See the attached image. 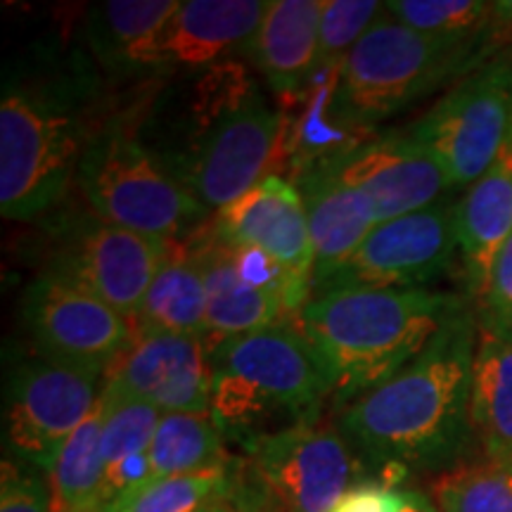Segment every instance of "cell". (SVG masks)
I'll list each match as a JSON object with an SVG mask.
<instances>
[{
  "label": "cell",
  "instance_id": "6da1fadb",
  "mask_svg": "<svg viewBox=\"0 0 512 512\" xmlns=\"http://www.w3.org/2000/svg\"><path fill=\"white\" fill-rule=\"evenodd\" d=\"M477 313L467 304L451 313L418 358L344 406L337 430L363 467L394 484L411 472L465 465L472 446V363Z\"/></svg>",
  "mask_w": 512,
  "mask_h": 512
},
{
  "label": "cell",
  "instance_id": "7a4b0ae2",
  "mask_svg": "<svg viewBox=\"0 0 512 512\" xmlns=\"http://www.w3.org/2000/svg\"><path fill=\"white\" fill-rule=\"evenodd\" d=\"M95 76L79 57H31L5 74L0 100V211L31 221L76 181L88 143Z\"/></svg>",
  "mask_w": 512,
  "mask_h": 512
},
{
  "label": "cell",
  "instance_id": "3957f363",
  "mask_svg": "<svg viewBox=\"0 0 512 512\" xmlns=\"http://www.w3.org/2000/svg\"><path fill=\"white\" fill-rule=\"evenodd\" d=\"M178 105L150 147L209 211L271 176L283 110L268 102L245 64L228 60L192 74Z\"/></svg>",
  "mask_w": 512,
  "mask_h": 512
},
{
  "label": "cell",
  "instance_id": "277c9868",
  "mask_svg": "<svg viewBox=\"0 0 512 512\" xmlns=\"http://www.w3.org/2000/svg\"><path fill=\"white\" fill-rule=\"evenodd\" d=\"M463 304L422 287H325L299 311V332L337 401L351 403L418 358Z\"/></svg>",
  "mask_w": 512,
  "mask_h": 512
},
{
  "label": "cell",
  "instance_id": "5b68a950",
  "mask_svg": "<svg viewBox=\"0 0 512 512\" xmlns=\"http://www.w3.org/2000/svg\"><path fill=\"white\" fill-rule=\"evenodd\" d=\"M211 418L223 437L252 441L318 422L330 377L299 330L249 332L211 349Z\"/></svg>",
  "mask_w": 512,
  "mask_h": 512
},
{
  "label": "cell",
  "instance_id": "8992f818",
  "mask_svg": "<svg viewBox=\"0 0 512 512\" xmlns=\"http://www.w3.org/2000/svg\"><path fill=\"white\" fill-rule=\"evenodd\" d=\"M491 57L482 38H441L403 27L384 15L363 34L342 67L339 110L363 128L420 102Z\"/></svg>",
  "mask_w": 512,
  "mask_h": 512
},
{
  "label": "cell",
  "instance_id": "52a82bcc",
  "mask_svg": "<svg viewBox=\"0 0 512 512\" xmlns=\"http://www.w3.org/2000/svg\"><path fill=\"white\" fill-rule=\"evenodd\" d=\"M76 181L95 216L150 238L181 242L209 216L126 121L102 124L83 152Z\"/></svg>",
  "mask_w": 512,
  "mask_h": 512
},
{
  "label": "cell",
  "instance_id": "ba28073f",
  "mask_svg": "<svg viewBox=\"0 0 512 512\" xmlns=\"http://www.w3.org/2000/svg\"><path fill=\"white\" fill-rule=\"evenodd\" d=\"M363 463L332 425L266 434L230 465L228 503L238 512H330Z\"/></svg>",
  "mask_w": 512,
  "mask_h": 512
},
{
  "label": "cell",
  "instance_id": "9c48e42d",
  "mask_svg": "<svg viewBox=\"0 0 512 512\" xmlns=\"http://www.w3.org/2000/svg\"><path fill=\"white\" fill-rule=\"evenodd\" d=\"M512 60L498 55L463 76L408 133L439 159L451 188H470L508 145Z\"/></svg>",
  "mask_w": 512,
  "mask_h": 512
},
{
  "label": "cell",
  "instance_id": "30bf717a",
  "mask_svg": "<svg viewBox=\"0 0 512 512\" xmlns=\"http://www.w3.org/2000/svg\"><path fill=\"white\" fill-rule=\"evenodd\" d=\"M105 370L41 356L17 363L5 382L3 439L15 460L48 472L64 441L98 406Z\"/></svg>",
  "mask_w": 512,
  "mask_h": 512
},
{
  "label": "cell",
  "instance_id": "8fae6325",
  "mask_svg": "<svg viewBox=\"0 0 512 512\" xmlns=\"http://www.w3.org/2000/svg\"><path fill=\"white\" fill-rule=\"evenodd\" d=\"M174 249L176 242L133 233L95 214L79 216L57 235L48 273L74 280L136 323L152 280Z\"/></svg>",
  "mask_w": 512,
  "mask_h": 512
},
{
  "label": "cell",
  "instance_id": "7c38bea8",
  "mask_svg": "<svg viewBox=\"0 0 512 512\" xmlns=\"http://www.w3.org/2000/svg\"><path fill=\"white\" fill-rule=\"evenodd\" d=\"M22 316L38 354L105 373L136 335L131 318L74 280L48 271L27 287Z\"/></svg>",
  "mask_w": 512,
  "mask_h": 512
},
{
  "label": "cell",
  "instance_id": "4fadbf2b",
  "mask_svg": "<svg viewBox=\"0 0 512 512\" xmlns=\"http://www.w3.org/2000/svg\"><path fill=\"white\" fill-rule=\"evenodd\" d=\"M456 254V204L444 200L377 223L358 252L318 290L344 285L413 290L446 273Z\"/></svg>",
  "mask_w": 512,
  "mask_h": 512
},
{
  "label": "cell",
  "instance_id": "5bb4252c",
  "mask_svg": "<svg viewBox=\"0 0 512 512\" xmlns=\"http://www.w3.org/2000/svg\"><path fill=\"white\" fill-rule=\"evenodd\" d=\"M105 380L162 413H211V356L202 337L136 325Z\"/></svg>",
  "mask_w": 512,
  "mask_h": 512
},
{
  "label": "cell",
  "instance_id": "9a60e30c",
  "mask_svg": "<svg viewBox=\"0 0 512 512\" xmlns=\"http://www.w3.org/2000/svg\"><path fill=\"white\" fill-rule=\"evenodd\" d=\"M223 242L256 247L285 268L294 285L313 292V242L302 192L285 176L271 174L240 200L216 211L211 219Z\"/></svg>",
  "mask_w": 512,
  "mask_h": 512
},
{
  "label": "cell",
  "instance_id": "2e32d148",
  "mask_svg": "<svg viewBox=\"0 0 512 512\" xmlns=\"http://www.w3.org/2000/svg\"><path fill=\"white\" fill-rule=\"evenodd\" d=\"M335 166L344 183L373 202L377 223L444 202L453 190L430 147L408 131L373 136Z\"/></svg>",
  "mask_w": 512,
  "mask_h": 512
},
{
  "label": "cell",
  "instance_id": "e0dca14e",
  "mask_svg": "<svg viewBox=\"0 0 512 512\" xmlns=\"http://www.w3.org/2000/svg\"><path fill=\"white\" fill-rule=\"evenodd\" d=\"M261 0H185L157 43V74H197L252 53L264 19Z\"/></svg>",
  "mask_w": 512,
  "mask_h": 512
},
{
  "label": "cell",
  "instance_id": "ac0fdd59",
  "mask_svg": "<svg viewBox=\"0 0 512 512\" xmlns=\"http://www.w3.org/2000/svg\"><path fill=\"white\" fill-rule=\"evenodd\" d=\"M342 67L313 72L306 91L285 102L275 164L285 166L294 183L318 166L339 164L375 136V128L358 126L339 110L337 91Z\"/></svg>",
  "mask_w": 512,
  "mask_h": 512
},
{
  "label": "cell",
  "instance_id": "d6986e66",
  "mask_svg": "<svg viewBox=\"0 0 512 512\" xmlns=\"http://www.w3.org/2000/svg\"><path fill=\"white\" fill-rule=\"evenodd\" d=\"M183 247L200 266L207 287V349L226 339L249 335V332L283 325L285 304L271 292L259 290L242 278L235 266L230 247L219 238L211 221H204Z\"/></svg>",
  "mask_w": 512,
  "mask_h": 512
},
{
  "label": "cell",
  "instance_id": "ffe728a7",
  "mask_svg": "<svg viewBox=\"0 0 512 512\" xmlns=\"http://www.w3.org/2000/svg\"><path fill=\"white\" fill-rule=\"evenodd\" d=\"M302 192L313 242V290L358 252L377 226L373 202L339 178L337 166H318L294 183Z\"/></svg>",
  "mask_w": 512,
  "mask_h": 512
},
{
  "label": "cell",
  "instance_id": "44dd1931",
  "mask_svg": "<svg viewBox=\"0 0 512 512\" xmlns=\"http://www.w3.org/2000/svg\"><path fill=\"white\" fill-rule=\"evenodd\" d=\"M320 0H271L252 43L256 69L283 102L299 98L316 72Z\"/></svg>",
  "mask_w": 512,
  "mask_h": 512
},
{
  "label": "cell",
  "instance_id": "7402d4cb",
  "mask_svg": "<svg viewBox=\"0 0 512 512\" xmlns=\"http://www.w3.org/2000/svg\"><path fill=\"white\" fill-rule=\"evenodd\" d=\"M178 0H105L88 10L86 38L95 62L117 79L157 72V43Z\"/></svg>",
  "mask_w": 512,
  "mask_h": 512
},
{
  "label": "cell",
  "instance_id": "603a6c76",
  "mask_svg": "<svg viewBox=\"0 0 512 512\" xmlns=\"http://www.w3.org/2000/svg\"><path fill=\"white\" fill-rule=\"evenodd\" d=\"M512 235V145L456 204V238L472 299L482 297L501 247Z\"/></svg>",
  "mask_w": 512,
  "mask_h": 512
},
{
  "label": "cell",
  "instance_id": "cb8c5ba5",
  "mask_svg": "<svg viewBox=\"0 0 512 512\" xmlns=\"http://www.w3.org/2000/svg\"><path fill=\"white\" fill-rule=\"evenodd\" d=\"M470 415L484 460L512 463V328L484 316H477Z\"/></svg>",
  "mask_w": 512,
  "mask_h": 512
},
{
  "label": "cell",
  "instance_id": "d4e9b609",
  "mask_svg": "<svg viewBox=\"0 0 512 512\" xmlns=\"http://www.w3.org/2000/svg\"><path fill=\"white\" fill-rule=\"evenodd\" d=\"M136 325L204 339L207 287L200 266L183 247V242H176L174 254L166 259L152 280Z\"/></svg>",
  "mask_w": 512,
  "mask_h": 512
},
{
  "label": "cell",
  "instance_id": "484cf974",
  "mask_svg": "<svg viewBox=\"0 0 512 512\" xmlns=\"http://www.w3.org/2000/svg\"><path fill=\"white\" fill-rule=\"evenodd\" d=\"M223 432L211 413H164L150 444V479L228 470Z\"/></svg>",
  "mask_w": 512,
  "mask_h": 512
},
{
  "label": "cell",
  "instance_id": "4316f807",
  "mask_svg": "<svg viewBox=\"0 0 512 512\" xmlns=\"http://www.w3.org/2000/svg\"><path fill=\"white\" fill-rule=\"evenodd\" d=\"M46 477L53 512H102V401L64 441Z\"/></svg>",
  "mask_w": 512,
  "mask_h": 512
},
{
  "label": "cell",
  "instance_id": "83f0119b",
  "mask_svg": "<svg viewBox=\"0 0 512 512\" xmlns=\"http://www.w3.org/2000/svg\"><path fill=\"white\" fill-rule=\"evenodd\" d=\"M228 496L230 467L197 475L147 479L107 503L102 512H195L214 501H228Z\"/></svg>",
  "mask_w": 512,
  "mask_h": 512
},
{
  "label": "cell",
  "instance_id": "f1b7e54d",
  "mask_svg": "<svg viewBox=\"0 0 512 512\" xmlns=\"http://www.w3.org/2000/svg\"><path fill=\"white\" fill-rule=\"evenodd\" d=\"M102 401V460L105 472L126 463L128 458L150 451L152 437L162 411L136 396L126 394L117 384L107 382L100 394Z\"/></svg>",
  "mask_w": 512,
  "mask_h": 512
},
{
  "label": "cell",
  "instance_id": "f546056e",
  "mask_svg": "<svg viewBox=\"0 0 512 512\" xmlns=\"http://www.w3.org/2000/svg\"><path fill=\"white\" fill-rule=\"evenodd\" d=\"M432 501L441 512H512V463H465L439 475Z\"/></svg>",
  "mask_w": 512,
  "mask_h": 512
},
{
  "label": "cell",
  "instance_id": "4dcf8cb0",
  "mask_svg": "<svg viewBox=\"0 0 512 512\" xmlns=\"http://www.w3.org/2000/svg\"><path fill=\"white\" fill-rule=\"evenodd\" d=\"M384 15L403 27L441 38H482L491 3L482 0H389Z\"/></svg>",
  "mask_w": 512,
  "mask_h": 512
},
{
  "label": "cell",
  "instance_id": "1f68e13d",
  "mask_svg": "<svg viewBox=\"0 0 512 512\" xmlns=\"http://www.w3.org/2000/svg\"><path fill=\"white\" fill-rule=\"evenodd\" d=\"M375 0H328L320 12L316 72L323 67H342L363 34L382 15Z\"/></svg>",
  "mask_w": 512,
  "mask_h": 512
},
{
  "label": "cell",
  "instance_id": "d6a6232c",
  "mask_svg": "<svg viewBox=\"0 0 512 512\" xmlns=\"http://www.w3.org/2000/svg\"><path fill=\"white\" fill-rule=\"evenodd\" d=\"M46 472L22 460H3L0 479V512H53Z\"/></svg>",
  "mask_w": 512,
  "mask_h": 512
},
{
  "label": "cell",
  "instance_id": "836d02e7",
  "mask_svg": "<svg viewBox=\"0 0 512 512\" xmlns=\"http://www.w3.org/2000/svg\"><path fill=\"white\" fill-rule=\"evenodd\" d=\"M475 311L477 316L512 328V235L496 256L489 283H486L482 297L475 302Z\"/></svg>",
  "mask_w": 512,
  "mask_h": 512
},
{
  "label": "cell",
  "instance_id": "e575fe53",
  "mask_svg": "<svg viewBox=\"0 0 512 512\" xmlns=\"http://www.w3.org/2000/svg\"><path fill=\"white\" fill-rule=\"evenodd\" d=\"M408 491H399L387 479H358L347 494L332 505L330 512H403Z\"/></svg>",
  "mask_w": 512,
  "mask_h": 512
},
{
  "label": "cell",
  "instance_id": "d590c367",
  "mask_svg": "<svg viewBox=\"0 0 512 512\" xmlns=\"http://www.w3.org/2000/svg\"><path fill=\"white\" fill-rule=\"evenodd\" d=\"M403 512H441V510L437 508V503H434L430 496H425L422 491L408 489V503Z\"/></svg>",
  "mask_w": 512,
  "mask_h": 512
},
{
  "label": "cell",
  "instance_id": "8d00e7d4",
  "mask_svg": "<svg viewBox=\"0 0 512 512\" xmlns=\"http://www.w3.org/2000/svg\"><path fill=\"white\" fill-rule=\"evenodd\" d=\"M195 512H238V510H235L228 501H214V503L204 505V508L195 510Z\"/></svg>",
  "mask_w": 512,
  "mask_h": 512
},
{
  "label": "cell",
  "instance_id": "74e56055",
  "mask_svg": "<svg viewBox=\"0 0 512 512\" xmlns=\"http://www.w3.org/2000/svg\"><path fill=\"white\" fill-rule=\"evenodd\" d=\"M508 143L512 145V126H510V138H508Z\"/></svg>",
  "mask_w": 512,
  "mask_h": 512
},
{
  "label": "cell",
  "instance_id": "f35d334b",
  "mask_svg": "<svg viewBox=\"0 0 512 512\" xmlns=\"http://www.w3.org/2000/svg\"><path fill=\"white\" fill-rule=\"evenodd\" d=\"M508 57H510V60H512V50H510V53H508Z\"/></svg>",
  "mask_w": 512,
  "mask_h": 512
}]
</instances>
